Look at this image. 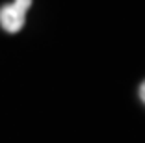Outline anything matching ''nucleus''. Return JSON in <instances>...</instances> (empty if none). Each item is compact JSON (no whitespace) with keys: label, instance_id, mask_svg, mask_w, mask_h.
<instances>
[{"label":"nucleus","instance_id":"1","mask_svg":"<svg viewBox=\"0 0 145 143\" xmlns=\"http://www.w3.org/2000/svg\"><path fill=\"white\" fill-rule=\"evenodd\" d=\"M32 0H15L13 4H8L0 9V24L6 32H19L24 24L26 11L30 8Z\"/></svg>","mask_w":145,"mask_h":143},{"label":"nucleus","instance_id":"2","mask_svg":"<svg viewBox=\"0 0 145 143\" xmlns=\"http://www.w3.org/2000/svg\"><path fill=\"white\" fill-rule=\"evenodd\" d=\"M140 97H141V101L145 102V82L141 84V87H140Z\"/></svg>","mask_w":145,"mask_h":143}]
</instances>
